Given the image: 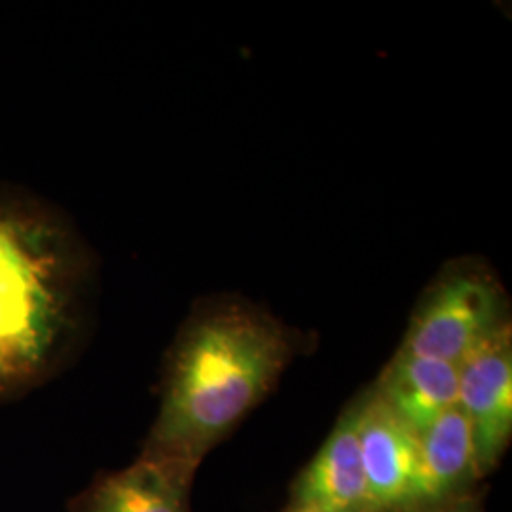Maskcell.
Wrapping results in <instances>:
<instances>
[{
    "mask_svg": "<svg viewBox=\"0 0 512 512\" xmlns=\"http://www.w3.org/2000/svg\"><path fill=\"white\" fill-rule=\"evenodd\" d=\"M192 482L194 476L173 465L139 456L97 476L74 497L71 512H190Z\"/></svg>",
    "mask_w": 512,
    "mask_h": 512,
    "instance_id": "cell-8",
    "label": "cell"
},
{
    "mask_svg": "<svg viewBox=\"0 0 512 512\" xmlns=\"http://www.w3.org/2000/svg\"><path fill=\"white\" fill-rule=\"evenodd\" d=\"M29 385L33 384L27 380V376L19 370L18 366L0 353V397L16 393L21 387H29Z\"/></svg>",
    "mask_w": 512,
    "mask_h": 512,
    "instance_id": "cell-10",
    "label": "cell"
},
{
    "mask_svg": "<svg viewBox=\"0 0 512 512\" xmlns=\"http://www.w3.org/2000/svg\"><path fill=\"white\" fill-rule=\"evenodd\" d=\"M484 490L476 492L473 495H467V497H461L456 501H450L446 505H440L435 509H429L425 512H484Z\"/></svg>",
    "mask_w": 512,
    "mask_h": 512,
    "instance_id": "cell-11",
    "label": "cell"
},
{
    "mask_svg": "<svg viewBox=\"0 0 512 512\" xmlns=\"http://www.w3.org/2000/svg\"><path fill=\"white\" fill-rule=\"evenodd\" d=\"M507 329L509 296L492 268L475 258L458 260L421 294L399 351L459 366Z\"/></svg>",
    "mask_w": 512,
    "mask_h": 512,
    "instance_id": "cell-3",
    "label": "cell"
},
{
    "mask_svg": "<svg viewBox=\"0 0 512 512\" xmlns=\"http://www.w3.org/2000/svg\"><path fill=\"white\" fill-rule=\"evenodd\" d=\"M361 393L342 410L319 452L296 476L291 507L317 512H376L359 448Z\"/></svg>",
    "mask_w": 512,
    "mask_h": 512,
    "instance_id": "cell-6",
    "label": "cell"
},
{
    "mask_svg": "<svg viewBox=\"0 0 512 512\" xmlns=\"http://www.w3.org/2000/svg\"><path fill=\"white\" fill-rule=\"evenodd\" d=\"M88 270L80 238L55 209L0 192V353L31 384L71 346Z\"/></svg>",
    "mask_w": 512,
    "mask_h": 512,
    "instance_id": "cell-2",
    "label": "cell"
},
{
    "mask_svg": "<svg viewBox=\"0 0 512 512\" xmlns=\"http://www.w3.org/2000/svg\"><path fill=\"white\" fill-rule=\"evenodd\" d=\"M459 370V408L471 425L480 475L490 476L512 439V330L471 353Z\"/></svg>",
    "mask_w": 512,
    "mask_h": 512,
    "instance_id": "cell-5",
    "label": "cell"
},
{
    "mask_svg": "<svg viewBox=\"0 0 512 512\" xmlns=\"http://www.w3.org/2000/svg\"><path fill=\"white\" fill-rule=\"evenodd\" d=\"M306 338L241 298L203 300L165 355L141 456L196 476L205 456L274 391Z\"/></svg>",
    "mask_w": 512,
    "mask_h": 512,
    "instance_id": "cell-1",
    "label": "cell"
},
{
    "mask_svg": "<svg viewBox=\"0 0 512 512\" xmlns=\"http://www.w3.org/2000/svg\"><path fill=\"white\" fill-rule=\"evenodd\" d=\"M287 512H317L311 511V509H306V507H289V511Z\"/></svg>",
    "mask_w": 512,
    "mask_h": 512,
    "instance_id": "cell-12",
    "label": "cell"
},
{
    "mask_svg": "<svg viewBox=\"0 0 512 512\" xmlns=\"http://www.w3.org/2000/svg\"><path fill=\"white\" fill-rule=\"evenodd\" d=\"M359 448L376 512H416L420 435L370 387L361 391Z\"/></svg>",
    "mask_w": 512,
    "mask_h": 512,
    "instance_id": "cell-4",
    "label": "cell"
},
{
    "mask_svg": "<svg viewBox=\"0 0 512 512\" xmlns=\"http://www.w3.org/2000/svg\"><path fill=\"white\" fill-rule=\"evenodd\" d=\"M372 389L418 435L459 403L458 366L399 351Z\"/></svg>",
    "mask_w": 512,
    "mask_h": 512,
    "instance_id": "cell-9",
    "label": "cell"
},
{
    "mask_svg": "<svg viewBox=\"0 0 512 512\" xmlns=\"http://www.w3.org/2000/svg\"><path fill=\"white\" fill-rule=\"evenodd\" d=\"M482 480L473 431L458 404L420 433L416 512L476 494Z\"/></svg>",
    "mask_w": 512,
    "mask_h": 512,
    "instance_id": "cell-7",
    "label": "cell"
}]
</instances>
